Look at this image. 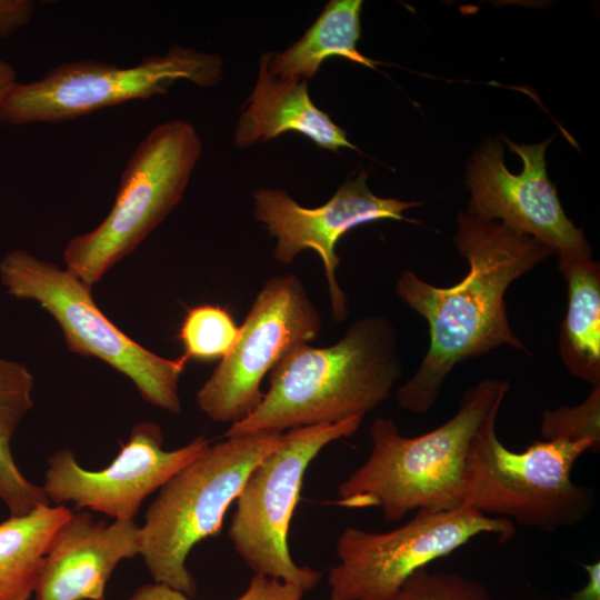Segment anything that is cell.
<instances>
[{
  "label": "cell",
  "mask_w": 600,
  "mask_h": 600,
  "mask_svg": "<svg viewBox=\"0 0 600 600\" xmlns=\"http://www.w3.org/2000/svg\"><path fill=\"white\" fill-rule=\"evenodd\" d=\"M361 0H331L306 33L283 52L268 54V69L279 79H312L322 62L341 57L376 69L377 61L358 51Z\"/></svg>",
  "instance_id": "ac0fdd59"
},
{
  "label": "cell",
  "mask_w": 600,
  "mask_h": 600,
  "mask_svg": "<svg viewBox=\"0 0 600 600\" xmlns=\"http://www.w3.org/2000/svg\"><path fill=\"white\" fill-rule=\"evenodd\" d=\"M393 600H496L482 583L457 572L412 574Z\"/></svg>",
  "instance_id": "603a6c76"
},
{
  "label": "cell",
  "mask_w": 600,
  "mask_h": 600,
  "mask_svg": "<svg viewBox=\"0 0 600 600\" xmlns=\"http://www.w3.org/2000/svg\"><path fill=\"white\" fill-rule=\"evenodd\" d=\"M583 569L587 573L586 583L563 600H600V562L584 564Z\"/></svg>",
  "instance_id": "484cf974"
},
{
  "label": "cell",
  "mask_w": 600,
  "mask_h": 600,
  "mask_svg": "<svg viewBox=\"0 0 600 600\" xmlns=\"http://www.w3.org/2000/svg\"><path fill=\"white\" fill-rule=\"evenodd\" d=\"M71 513L50 503L0 522V600H30L44 557Z\"/></svg>",
  "instance_id": "d6986e66"
},
{
  "label": "cell",
  "mask_w": 600,
  "mask_h": 600,
  "mask_svg": "<svg viewBox=\"0 0 600 600\" xmlns=\"http://www.w3.org/2000/svg\"><path fill=\"white\" fill-rule=\"evenodd\" d=\"M401 372L391 322L361 318L332 346L308 343L286 354L269 372L261 403L224 437L363 418L390 397Z\"/></svg>",
  "instance_id": "3957f363"
},
{
  "label": "cell",
  "mask_w": 600,
  "mask_h": 600,
  "mask_svg": "<svg viewBox=\"0 0 600 600\" xmlns=\"http://www.w3.org/2000/svg\"><path fill=\"white\" fill-rule=\"evenodd\" d=\"M543 440H589L600 449V384L592 386L589 396L578 406H560L546 410L541 417Z\"/></svg>",
  "instance_id": "7402d4cb"
},
{
  "label": "cell",
  "mask_w": 600,
  "mask_h": 600,
  "mask_svg": "<svg viewBox=\"0 0 600 600\" xmlns=\"http://www.w3.org/2000/svg\"><path fill=\"white\" fill-rule=\"evenodd\" d=\"M508 391L507 380H482L466 390L448 421L417 437H404L392 420L377 418L370 428V454L340 483L336 504L378 508L387 521L411 511L464 506L472 444L484 424L498 417Z\"/></svg>",
  "instance_id": "7a4b0ae2"
},
{
  "label": "cell",
  "mask_w": 600,
  "mask_h": 600,
  "mask_svg": "<svg viewBox=\"0 0 600 600\" xmlns=\"http://www.w3.org/2000/svg\"><path fill=\"white\" fill-rule=\"evenodd\" d=\"M320 330V313L300 279L269 278L239 327L233 348L197 392L199 409L217 422L231 426L243 420L263 399L264 376Z\"/></svg>",
  "instance_id": "8fae6325"
},
{
  "label": "cell",
  "mask_w": 600,
  "mask_h": 600,
  "mask_svg": "<svg viewBox=\"0 0 600 600\" xmlns=\"http://www.w3.org/2000/svg\"><path fill=\"white\" fill-rule=\"evenodd\" d=\"M32 389L33 377L24 364L0 359V499L12 517L50 504L42 486L21 472L10 448L18 424L33 406Z\"/></svg>",
  "instance_id": "ffe728a7"
},
{
  "label": "cell",
  "mask_w": 600,
  "mask_h": 600,
  "mask_svg": "<svg viewBox=\"0 0 600 600\" xmlns=\"http://www.w3.org/2000/svg\"><path fill=\"white\" fill-rule=\"evenodd\" d=\"M504 141L521 158L522 171L511 173L504 166L502 147L487 144L469 168L467 214L487 221L499 219L508 228L538 239L559 257H591L582 230L566 216L547 177L544 151L551 139L538 144Z\"/></svg>",
  "instance_id": "4fadbf2b"
},
{
  "label": "cell",
  "mask_w": 600,
  "mask_h": 600,
  "mask_svg": "<svg viewBox=\"0 0 600 600\" xmlns=\"http://www.w3.org/2000/svg\"><path fill=\"white\" fill-rule=\"evenodd\" d=\"M288 131L303 134L321 149L358 151L346 131L313 103L307 80H283L273 76L268 69L266 52L260 58L254 88L239 117L234 142L244 148Z\"/></svg>",
  "instance_id": "2e32d148"
},
{
  "label": "cell",
  "mask_w": 600,
  "mask_h": 600,
  "mask_svg": "<svg viewBox=\"0 0 600 600\" xmlns=\"http://www.w3.org/2000/svg\"><path fill=\"white\" fill-rule=\"evenodd\" d=\"M239 327L230 312L213 304H201L188 310L178 332L183 357L198 361L224 358L233 348Z\"/></svg>",
  "instance_id": "44dd1931"
},
{
  "label": "cell",
  "mask_w": 600,
  "mask_h": 600,
  "mask_svg": "<svg viewBox=\"0 0 600 600\" xmlns=\"http://www.w3.org/2000/svg\"><path fill=\"white\" fill-rule=\"evenodd\" d=\"M482 534L507 542L516 526L462 506L419 510L389 531L347 527L337 540L339 562L328 576L329 600H393L412 574Z\"/></svg>",
  "instance_id": "30bf717a"
},
{
  "label": "cell",
  "mask_w": 600,
  "mask_h": 600,
  "mask_svg": "<svg viewBox=\"0 0 600 600\" xmlns=\"http://www.w3.org/2000/svg\"><path fill=\"white\" fill-rule=\"evenodd\" d=\"M491 418L477 436L468 460L464 506L544 532L574 527L594 508L591 489L572 480V469L589 440L534 441L512 451L498 438Z\"/></svg>",
  "instance_id": "5b68a950"
},
{
  "label": "cell",
  "mask_w": 600,
  "mask_h": 600,
  "mask_svg": "<svg viewBox=\"0 0 600 600\" xmlns=\"http://www.w3.org/2000/svg\"><path fill=\"white\" fill-rule=\"evenodd\" d=\"M0 278L11 296L38 302L54 318L72 352L121 372L152 406L181 411L179 380L188 360L163 358L122 332L96 304L92 287L70 270L16 250L0 261Z\"/></svg>",
  "instance_id": "52a82bcc"
},
{
  "label": "cell",
  "mask_w": 600,
  "mask_h": 600,
  "mask_svg": "<svg viewBox=\"0 0 600 600\" xmlns=\"http://www.w3.org/2000/svg\"><path fill=\"white\" fill-rule=\"evenodd\" d=\"M16 83L17 74L14 68L6 60L0 59V101Z\"/></svg>",
  "instance_id": "4316f807"
},
{
  "label": "cell",
  "mask_w": 600,
  "mask_h": 600,
  "mask_svg": "<svg viewBox=\"0 0 600 600\" xmlns=\"http://www.w3.org/2000/svg\"><path fill=\"white\" fill-rule=\"evenodd\" d=\"M304 591L294 584L262 574H254L244 592L236 600H302ZM129 600H192L187 594L160 583L139 587Z\"/></svg>",
  "instance_id": "cb8c5ba5"
},
{
  "label": "cell",
  "mask_w": 600,
  "mask_h": 600,
  "mask_svg": "<svg viewBox=\"0 0 600 600\" xmlns=\"http://www.w3.org/2000/svg\"><path fill=\"white\" fill-rule=\"evenodd\" d=\"M34 10L36 4L31 0H0V38L29 24Z\"/></svg>",
  "instance_id": "d4e9b609"
},
{
  "label": "cell",
  "mask_w": 600,
  "mask_h": 600,
  "mask_svg": "<svg viewBox=\"0 0 600 600\" xmlns=\"http://www.w3.org/2000/svg\"><path fill=\"white\" fill-rule=\"evenodd\" d=\"M201 153L190 122L174 119L152 128L128 159L107 217L67 243V269L90 287L99 282L182 200Z\"/></svg>",
  "instance_id": "8992f818"
},
{
  "label": "cell",
  "mask_w": 600,
  "mask_h": 600,
  "mask_svg": "<svg viewBox=\"0 0 600 600\" xmlns=\"http://www.w3.org/2000/svg\"><path fill=\"white\" fill-rule=\"evenodd\" d=\"M567 283V311L559 332V354L574 377L600 384V267L591 257H559Z\"/></svg>",
  "instance_id": "e0dca14e"
},
{
  "label": "cell",
  "mask_w": 600,
  "mask_h": 600,
  "mask_svg": "<svg viewBox=\"0 0 600 600\" xmlns=\"http://www.w3.org/2000/svg\"><path fill=\"white\" fill-rule=\"evenodd\" d=\"M140 526L131 520L107 524L88 512H73L44 557L36 600H104L116 567L140 554Z\"/></svg>",
  "instance_id": "9a60e30c"
},
{
  "label": "cell",
  "mask_w": 600,
  "mask_h": 600,
  "mask_svg": "<svg viewBox=\"0 0 600 600\" xmlns=\"http://www.w3.org/2000/svg\"><path fill=\"white\" fill-rule=\"evenodd\" d=\"M547 600H556V599H547ZM561 600H563V599H561Z\"/></svg>",
  "instance_id": "83f0119b"
},
{
  "label": "cell",
  "mask_w": 600,
  "mask_h": 600,
  "mask_svg": "<svg viewBox=\"0 0 600 600\" xmlns=\"http://www.w3.org/2000/svg\"><path fill=\"white\" fill-rule=\"evenodd\" d=\"M222 66L218 54L179 44L130 67L96 60L64 62L38 80L17 82L0 101V122L24 126L71 121L104 108L164 94L180 80L216 86L222 78Z\"/></svg>",
  "instance_id": "ba28073f"
},
{
  "label": "cell",
  "mask_w": 600,
  "mask_h": 600,
  "mask_svg": "<svg viewBox=\"0 0 600 600\" xmlns=\"http://www.w3.org/2000/svg\"><path fill=\"white\" fill-rule=\"evenodd\" d=\"M368 172L342 183L321 207L300 206L287 192L261 188L253 193V216L277 239L273 257L283 264L292 263L304 250H313L321 259L331 303L332 317L342 321L348 316V300L337 280L340 259L339 240L351 229L378 220H406L403 212L420 206L373 194L367 184Z\"/></svg>",
  "instance_id": "5bb4252c"
},
{
  "label": "cell",
  "mask_w": 600,
  "mask_h": 600,
  "mask_svg": "<svg viewBox=\"0 0 600 600\" xmlns=\"http://www.w3.org/2000/svg\"><path fill=\"white\" fill-rule=\"evenodd\" d=\"M457 223L453 240L469 266L463 279L440 288L404 271L396 282L399 298L429 327L430 344L422 362L397 390L398 404L417 414L431 409L458 363L502 346L527 352L510 327L504 294L512 282L553 253L538 239L498 221L459 213Z\"/></svg>",
  "instance_id": "6da1fadb"
},
{
  "label": "cell",
  "mask_w": 600,
  "mask_h": 600,
  "mask_svg": "<svg viewBox=\"0 0 600 600\" xmlns=\"http://www.w3.org/2000/svg\"><path fill=\"white\" fill-rule=\"evenodd\" d=\"M163 436L153 422L133 427L126 443L109 466L100 470L82 468L69 449L48 460L43 490L51 504L73 503L114 520H131L143 500L171 477L202 454L210 446L204 436L174 450L162 448Z\"/></svg>",
  "instance_id": "7c38bea8"
},
{
  "label": "cell",
  "mask_w": 600,
  "mask_h": 600,
  "mask_svg": "<svg viewBox=\"0 0 600 600\" xmlns=\"http://www.w3.org/2000/svg\"><path fill=\"white\" fill-rule=\"evenodd\" d=\"M362 418L298 427L282 433L279 446L249 473L236 499L228 537L253 571L310 591L321 572L297 564L288 547L290 522L300 500L304 473L320 451L353 436Z\"/></svg>",
  "instance_id": "9c48e42d"
},
{
  "label": "cell",
  "mask_w": 600,
  "mask_h": 600,
  "mask_svg": "<svg viewBox=\"0 0 600 600\" xmlns=\"http://www.w3.org/2000/svg\"><path fill=\"white\" fill-rule=\"evenodd\" d=\"M282 433L256 432L210 444L159 489L140 526V556L156 583L196 596L189 553L221 532L249 473L279 446Z\"/></svg>",
  "instance_id": "277c9868"
}]
</instances>
